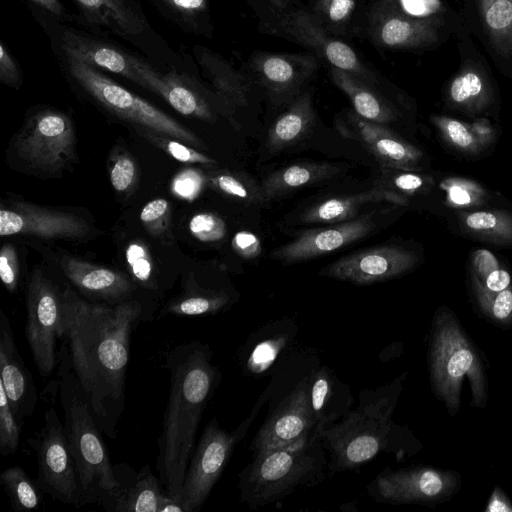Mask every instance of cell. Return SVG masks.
Wrapping results in <instances>:
<instances>
[{
    "label": "cell",
    "mask_w": 512,
    "mask_h": 512,
    "mask_svg": "<svg viewBox=\"0 0 512 512\" xmlns=\"http://www.w3.org/2000/svg\"><path fill=\"white\" fill-rule=\"evenodd\" d=\"M88 222L65 211L45 208L26 202L2 204L0 235L34 236L43 239H81L90 232Z\"/></svg>",
    "instance_id": "obj_15"
},
{
    "label": "cell",
    "mask_w": 512,
    "mask_h": 512,
    "mask_svg": "<svg viewBox=\"0 0 512 512\" xmlns=\"http://www.w3.org/2000/svg\"><path fill=\"white\" fill-rule=\"evenodd\" d=\"M205 75L222 102L230 107H245L251 92V81L236 71L221 56L201 49L197 56Z\"/></svg>",
    "instance_id": "obj_29"
},
{
    "label": "cell",
    "mask_w": 512,
    "mask_h": 512,
    "mask_svg": "<svg viewBox=\"0 0 512 512\" xmlns=\"http://www.w3.org/2000/svg\"><path fill=\"white\" fill-rule=\"evenodd\" d=\"M0 81L13 88H19L22 83L19 65L3 42L0 44Z\"/></svg>",
    "instance_id": "obj_52"
},
{
    "label": "cell",
    "mask_w": 512,
    "mask_h": 512,
    "mask_svg": "<svg viewBox=\"0 0 512 512\" xmlns=\"http://www.w3.org/2000/svg\"><path fill=\"white\" fill-rule=\"evenodd\" d=\"M449 98L459 106L481 107L488 102L489 87L479 71L468 67L452 80L449 87Z\"/></svg>",
    "instance_id": "obj_36"
},
{
    "label": "cell",
    "mask_w": 512,
    "mask_h": 512,
    "mask_svg": "<svg viewBox=\"0 0 512 512\" xmlns=\"http://www.w3.org/2000/svg\"><path fill=\"white\" fill-rule=\"evenodd\" d=\"M448 200L457 206H469L480 199V188L465 180H454L446 183Z\"/></svg>",
    "instance_id": "obj_50"
},
{
    "label": "cell",
    "mask_w": 512,
    "mask_h": 512,
    "mask_svg": "<svg viewBox=\"0 0 512 512\" xmlns=\"http://www.w3.org/2000/svg\"><path fill=\"white\" fill-rule=\"evenodd\" d=\"M191 234L202 242H217L226 235L227 227L222 218L205 212L194 215L189 222Z\"/></svg>",
    "instance_id": "obj_45"
},
{
    "label": "cell",
    "mask_w": 512,
    "mask_h": 512,
    "mask_svg": "<svg viewBox=\"0 0 512 512\" xmlns=\"http://www.w3.org/2000/svg\"><path fill=\"white\" fill-rule=\"evenodd\" d=\"M286 341L287 337L283 333L259 341L249 355L246 362L247 368L255 373H260L269 368L284 349Z\"/></svg>",
    "instance_id": "obj_42"
},
{
    "label": "cell",
    "mask_w": 512,
    "mask_h": 512,
    "mask_svg": "<svg viewBox=\"0 0 512 512\" xmlns=\"http://www.w3.org/2000/svg\"><path fill=\"white\" fill-rule=\"evenodd\" d=\"M135 69L141 80L140 86L160 95L179 113L204 120L212 119L209 104L185 74L174 71L160 73L138 57Z\"/></svg>",
    "instance_id": "obj_22"
},
{
    "label": "cell",
    "mask_w": 512,
    "mask_h": 512,
    "mask_svg": "<svg viewBox=\"0 0 512 512\" xmlns=\"http://www.w3.org/2000/svg\"><path fill=\"white\" fill-rule=\"evenodd\" d=\"M14 151L27 168L56 175L72 164L75 132L71 119L55 109H44L28 118L14 140Z\"/></svg>",
    "instance_id": "obj_10"
},
{
    "label": "cell",
    "mask_w": 512,
    "mask_h": 512,
    "mask_svg": "<svg viewBox=\"0 0 512 512\" xmlns=\"http://www.w3.org/2000/svg\"><path fill=\"white\" fill-rule=\"evenodd\" d=\"M60 267L66 278L91 302L117 305L133 297L135 285L123 273L75 257L63 256Z\"/></svg>",
    "instance_id": "obj_21"
},
{
    "label": "cell",
    "mask_w": 512,
    "mask_h": 512,
    "mask_svg": "<svg viewBox=\"0 0 512 512\" xmlns=\"http://www.w3.org/2000/svg\"><path fill=\"white\" fill-rule=\"evenodd\" d=\"M434 122L448 141L457 148L467 151H473L477 148V138L465 123L447 117H435Z\"/></svg>",
    "instance_id": "obj_46"
},
{
    "label": "cell",
    "mask_w": 512,
    "mask_h": 512,
    "mask_svg": "<svg viewBox=\"0 0 512 512\" xmlns=\"http://www.w3.org/2000/svg\"><path fill=\"white\" fill-rule=\"evenodd\" d=\"M388 201L404 204L406 200L390 189L382 187L349 196L326 199L311 208L302 216L305 223H337L352 219L359 208L370 202Z\"/></svg>",
    "instance_id": "obj_27"
},
{
    "label": "cell",
    "mask_w": 512,
    "mask_h": 512,
    "mask_svg": "<svg viewBox=\"0 0 512 512\" xmlns=\"http://www.w3.org/2000/svg\"><path fill=\"white\" fill-rule=\"evenodd\" d=\"M86 20L119 35L143 32V17L126 0H75Z\"/></svg>",
    "instance_id": "obj_28"
},
{
    "label": "cell",
    "mask_w": 512,
    "mask_h": 512,
    "mask_svg": "<svg viewBox=\"0 0 512 512\" xmlns=\"http://www.w3.org/2000/svg\"><path fill=\"white\" fill-rule=\"evenodd\" d=\"M212 356L209 345L200 340L179 344L166 354L170 389L158 438L156 471L169 495L182 497L202 414L221 380Z\"/></svg>",
    "instance_id": "obj_2"
},
{
    "label": "cell",
    "mask_w": 512,
    "mask_h": 512,
    "mask_svg": "<svg viewBox=\"0 0 512 512\" xmlns=\"http://www.w3.org/2000/svg\"><path fill=\"white\" fill-rule=\"evenodd\" d=\"M58 379L55 382L64 414V429L74 460L79 508L100 505L104 496L117 486L102 431L98 427L81 389L63 342L59 345Z\"/></svg>",
    "instance_id": "obj_3"
},
{
    "label": "cell",
    "mask_w": 512,
    "mask_h": 512,
    "mask_svg": "<svg viewBox=\"0 0 512 512\" xmlns=\"http://www.w3.org/2000/svg\"><path fill=\"white\" fill-rule=\"evenodd\" d=\"M0 484L15 512L33 511L42 503L44 492L36 480L32 479L20 466L4 469L0 474Z\"/></svg>",
    "instance_id": "obj_35"
},
{
    "label": "cell",
    "mask_w": 512,
    "mask_h": 512,
    "mask_svg": "<svg viewBox=\"0 0 512 512\" xmlns=\"http://www.w3.org/2000/svg\"><path fill=\"white\" fill-rule=\"evenodd\" d=\"M330 72L332 81L349 97L358 116L379 124L396 119L394 107L372 90L371 85L336 67H332Z\"/></svg>",
    "instance_id": "obj_30"
},
{
    "label": "cell",
    "mask_w": 512,
    "mask_h": 512,
    "mask_svg": "<svg viewBox=\"0 0 512 512\" xmlns=\"http://www.w3.org/2000/svg\"><path fill=\"white\" fill-rule=\"evenodd\" d=\"M340 172L330 163H299L275 171L262 182L264 200L285 195L292 190L326 180Z\"/></svg>",
    "instance_id": "obj_31"
},
{
    "label": "cell",
    "mask_w": 512,
    "mask_h": 512,
    "mask_svg": "<svg viewBox=\"0 0 512 512\" xmlns=\"http://www.w3.org/2000/svg\"><path fill=\"white\" fill-rule=\"evenodd\" d=\"M477 302L482 312L491 320L500 324L512 322V289L500 292L488 290L475 276L473 278Z\"/></svg>",
    "instance_id": "obj_38"
},
{
    "label": "cell",
    "mask_w": 512,
    "mask_h": 512,
    "mask_svg": "<svg viewBox=\"0 0 512 512\" xmlns=\"http://www.w3.org/2000/svg\"><path fill=\"white\" fill-rule=\"evenodd\" d=\"M373 24V39L386 48H416L432 44L438 39L433 20L427 18L383 12L375 18Z\"/></svg>",
    "instance_id": "obj_26"
},
{
    "label": "cell",
    "mask_w": 512,
    "mask_h": 512,
    "mask_svg": "<svg viewBox=\"0 0 512 512\" xmlns=\"http://www.w3.org/2000/svg\"><path fill=\"white\" fill-rule=\"evenodd\" d=\"M127 1V0H126Z\"/></svg>",
    "instance_id": "obj_61"
},
{
    "label": "cell",
    "mask_w": 512,
    "mask_h": 512,
    "mask_svg": "<svg viewBox=\"0 0 512 512\" xmlns=\"http://www.w3.org/2000/svg\"><path fill=\"white\" fill-rule=\"evenodd\" d=\"M62 290L41 270H35L26 293L25 335L33 361L43 378L59 364L58 342L63 335Z\"/></svg>",
    "instance_id": "obj_9"
},
{
    "label": "cell",
    "mask_w": 512,
    "mask_h": 512,
    "mask_svg": "<svg viewBox=\"0 0 512 512\" xmlns=\"http://www.w3.org/2000/svg\"><path fill=\"white\" fill-rule=\"evenodd\" d=\"M466 229L482 239L512 241V219L502 212L476 211L463 217Z\"/></svg>",
    "instance_id": "obj_37"
},
{
    "label": "cell",
    "mask_w": 512,
    "mask_h": 512,
    "mask_svg": "<svg viewBox=\"0 0 512 512\" xmlns=\"http://www.w3.org/2000/svg\"><path fill=\"white\" fill-rule=\"evenodd\" d=\"M390 182L397 190L413 193L424 186L425 180L417 174L397 173L391 177Z\"/></svg>",
    "instance_id": "obj_56"
},
{
    "label": "cell",
    "mask_w": 512,
    "mask_h": 512,
    "mask_svg": "<svg viewBox=\"0 0 512 512\" xmlns=\"http://www.w3.org/2000/svg\"><path fill=\"white\" fill-rule=\"evenodd\" d=\"M311 94H301L270 128L266 147L278 152L300 140L313 123Z\"/></svg>",
    "instance_id": "obj_32"
},
{
    "label": "cell",
    "mask_w": 512,
    "mask_h": 512,
    "mask_svg": "<svg viewBox=\"0 0 512 512\" xmlns=\"http://www.w3.org/2000/svg\"><path fill=\"white\" fill-rule=\"evenodd\" d=\"M169 202L155 199L147 203L141 211L140 219L153 235H159L168 225Z\"/></svg>",
    "instance_id": "obj_47"
},
{
    "label": "cell",
    "mask_w": 512,
    "mask_h": 512,
    "mask_svg": "<svg viewBox=\"0 0 512 512\" xmlns=\"http://www.w3.org/2000/svg\"><path fill=\"white\" fill-rule=\"evenodd\" d=\"M201 185V176L194 170H186L175 178L173 190L181 197L192 199L199 193Z\"/></svg>",
    "instance_id": "obj_54"
},
{
    "label": "cell",
    "mask_w": 512,
    "mask_h": 512,
    "mask_svg": "<svg viewBox=\"0 0 512 512\" xmlns=\"http://www.w3.org/2000/svg\"><path fill=\"white\" fill-rule=\"evenodd\" d=\"M231 297L222 290L187 287L184 293L169 301L159 312L158 318L175 316L213 315L225 310Z\"/></svg>",
    "instance_id": "obj_33"
},
{
    "label": "cell",
    "mask_w": 512,
    "mask_h": 512,
    "mask_svg": "<svg viewBox=\"0 0 512 512\" xmlns=\"http://www.w3.org/2000/svg\"><path fill=\"white\" fill-rule=\"evenodd\" d=\"M28 444L36 453V482L52 499L79 508L76 468L64 424L52 406L44 411L43 427Z\"/></svg>",
    "instance_id": "obj_11"
},
{
    "label": "cell",
    "mask_w": 512,
    "mask_h": 512,
    "mask_svg": "<svg viewBox=\"0 0 512 512\" xmlns=\"http://www.w3.org/2000/svg\"><path fill=\"white\" fill-rule=\"evenodd\" d=\"M213 184L227 195L242 200H262L261 197L251 194L248 187L238 178L229 174H220L212 179Z\"/></svg>",
    "instance_id": "obj_51"
},
{
    "label": "cell",
    "mask_w": 512,
    "mask_h": 512,
    "mask_svg": "<svg viewBox=\"0 0 512 512\" xmlns=\"http://www.w3.org/2000/svg\"><path fill=\"white\" fill-rule=\"evenodd\" d=\"M404 6L410 14L423 18L441 10L440 0H404Z\"/></svg>",
    "instance_id": "obj_57"
},
{
    "label": "cell",
    "mask_w": 512,
    "mask_h": 512,
    "mask_svg": "<svg viewBox=\"0 0 512 512\" xmlns=\"http://www.w3.org/2000/svg\"><path fill=\"white\" fill-rule=\"evenodd\" d=\"M373 216L369 213L335 226L306 231L292 242L273 250L271 256L291 264L333 252L373 231L376 227Z\"/></svg>",
    "instance_id": "obj_18"
},
{
    "label": "cell",
    "mask_w": 512,
    "mask_h": 512,
    "mask_svg": "<svg viewBox=\"0 0 512 512\" xmlns=\"http://www.w3.org/2000/svg\"><path fill=\"white\" fill-rule=\"evenodd\" d=\"M140 321L137 300L111 306L62 290L61 342L98 427L113 440L125 408L131 335Z\"/></svg>",
    "instance_id": "obj_1"
},
{
    "label": "cell",
    "mask_w": 512,
    "mask_h": 512,
    "mask_svg": "<svg viewBox=\"0 0 512 512\" xmlns=\"http://www.w3.org/2000/svg\"><path fill=\"white\" fill-rule=\"evenodd\" d=\"M0 383L18 420L23 421L34 412L38 400L31 372L17 347L9 318L0 311Z\"/></svg>",
    "instance_id": "obj_20"
},
{
    "label": "cell",
    "mask_w": 512,
    "mask_h": 512,
    "mask_svg": "<svg viewBox=\"0 0 512 512\" xmlns=\"http://www.w3.org/2000/svg\"><path fill=\"white\" fill-rule=\"evenodd\" d=\"M318 67L317 57L310 53L257 52L249 62L253 77L275 99L296 94Z\"/></svg>",
    "instance_id": "obj_17"
},
{
    "label": "cell",
    "mask_w": 512,
    "mask_h": 512,
    "mask_svg": "<svg viewBox=\"0 0 512 512\" xmlns=\"http://www.w3.org/2000/svg\"><path fill=\"white\" fill-rule=\"evenodd\" d=\"M473 268L474 276L483 283L492 271L499 268V265L496 257L490 251L481 249L474 254Z\"/></svg>",
    "instance_id": "obj_55"
},
{
    "label": "cell",
    "mask_w": 512,
    "mask_h": 512,
    "mask_svg": "<svg viewBox=\"0 0 512 512\" xmlns=\"http://www.w3.org/2000/svg\"><path fill=\"white\" fill-rule=\"evenodd\" d=\"M491 42L503 57L512 55V0H479Z\"/></svg>",
    "instance_id": "obj_34"
},
{
    "label": "cell",
    "mask_w": 512,
    "mask_h": 512,
    "mask_svg": "<svg viewBox=\"0 0 512 512\" xmlns=\"http://www.w3.org/2000/svg\"><path fill=\"white\" fill-rule=\"evenodd\" d=\"M146 138L152 140L158 147L168 153L178 161L184 163H199L204 165H213L216 161L197 150L188 147L179 142V140L156 134L149 131H142Z\"/></svg>",
    "instance_id": "obj_43"
},
{
    "label": "cell",
    "mask_w": 512,
    "mask_h": 512,
    "mask_svg": "<svg viewBox=\"0 0 512 512\" xmlns=\"http://www.w3.org/2000/svg\"><path fill=\"white\" fill-rule=\"evenodd\" d=\"M430 381L451 416L460 408L461 387L468 378L472 403L485 408L488 391L479 352L455 315L441 307L435 313L429 342Z\"/></svg>",
    "instance_id": "obj_6"
},
{
    "label": "cell",
    "mask_w": 512,
    "mask_h": 512,
    "mask_svg": "<svg viewBox=\"0 0 512 512\" xmlns=\"http://www.w3.org/2000/svg\"><path fill=\"white\" fill-rule=\"evenodd\" d=\"M36 6L45 10L49 14L63 18L65 16V9L60 0H30Z\"/></svg>",
    "instance_id": "obj_60"
},
{
    "label": "cell",
    "mask_w": 512,
    "mask_h": 512,
    "mask_svg": "<svg viewBox=\"0 0 512 512\" xmlns=\"http://www.w3.org/2000/svg\"><path fill=\"white\" fill-rule=\"evenodd\" d=\"M309 398L313 418L320 432L346 415L354 401L348 384L342 382L326 366L309 374Z\"/></svg>",
    "instance_id": "obj_25"
},
{
    "label": "cell",
    "mask_w": 512,
    "mask_h": 512,
    "mask_svg": "<svg viewBox=\"0 0 512 512\" xmlns=\"http://www.w3.org/2000/svg\"><path fill=\"white\" fill-rule=\"evenodd\" d=\"M349 136L358 140L385 167L400 170L415 169L421 152L382 124L368 121L357 114L349 115Z\"/></svg>",
    "instance_id": "obj_23"
},
{
    "label": "cell",
    "mask_w": 512,
    "mask_h": 512,
    "mask_svg": "<svg viewBox=\"0 0 512 512\" xmlns=\"http://www.w3.org/2000/svg\"><path fill=\"white\" fill-rule=\"evenodd\" d=\"M406 373L373 390L359 393V405L339 422L321 430L328 451V472L355 469L388 450L396 426L392 415L403 389Z\"/></svg>",
    "instance_id": "obj_4"
},
{
    "label": "cell",
    "mask_w": 512,
    "mask_h": 512,
    "mask_svg": "<svg viewBox=\"0 0 512 512\" xmlns=\"http://www.w3.org/2000/svg\"><path fill=\"white\" fill-rule=\"evenodd\" d=\"M356 1L315 0L313 15L328 32L340 30L347 25L352 17L356 9Z\"/></svg>",
    "instance_id": "obj_41"
},
{
    "label": "cell",
    "mask_w": 512,
    "mask_h": 512,
    "mask_svg": "<svg viewBox=\"0 0 512 512\" xmlns=\"http://www.w3.org/2000/svg\"><path fill=\"white\" fill-rule=\"evenodd\" d=\"M320 434L309 398V375L304 377L271 411L249 449L254 453L290 445Z\"/></svg>",
    "instance_id": "obj_13"
},
{
    "label": "cell",
    "mask_w": 512,
    "mask_h": 512,
    "mask_svg": "<svg viewBox=\"0 0 512 512\" xmlns=\"http://www.w3.org/2000/svg\"><path fill=\"white\" fill-rule=\"evenodd\" d=\"M117 486L102 499L108 512H159L166 493L149 464L136 471L126 463L113 464Z\"/></svg>",
    "instance_id": "obj_19"
},
{
    "label": "cell",
    "mask_w": 512,
    "mask_h": 512,
    "mask_svg": "<svg viewBox=\"0 0 512 512\" xmlns=\"http://www.w3.org/2000/svg\"><path fill=\"white\" fill-rule=\"evenodd\" d=\"M511 282L510 274L504 269H496L492 271L482 283L488 290L492 292H500L509 287Z\"/></svg>",
    "instance_id": "obj_59"
},
{
    "label": "cell",
    "mask_w": 512,
    "mask_h": 512,
    "mask_svg": "<svg viewBox=\"0 0 512 512\" xmlns=\"http://www.w3.org/2000/svg\"><path fill=\"white\" fill-rule=\"evenodd\" d=\"M65 63L74 83L107 111L143 131L171 137L197 148L203 146L192 131L98 69L67 55Z\"/></svg>",
    "instance_id": "obj_7"
},
{
    "label": "cell",
    "mask_w": 512,
    "mask_h": 512,
    "mask_svg": "<svg viewBox=\"0 0 512 512\" xmlns=\"http://www.w3.org/2000/svg\"><path fill=\"white\" fill-rule=\"evenodd\" d=\"M234 251L244 259H254L262 252L260 239L251 232H237L232 239Z\"/></svg>",
    "instance_id": "obj_53"
},
{
    "label": "cell",
    "mask_w": 512,
    "mask_h": 512,
    "mask_svg": "<svg viewBox=\"0 0 512 512\" xmlns=\"http://www.w3.org/2000/svg\"><path fill=\"white\" fill-rule=\"evenodd\" d=\"M280 30L290 39L311 48L332 67L351 73L369 85L377 82L375 74L347 44L334 39L317 18L303 8H294L278 19Z\"/></svg>",
    "instance_id": "obj_14"
},
{
    "label": "cell",
    "mask_w": 512,
    "mask_h": 512,
    "mask_svg": "<svg viewBox=\"0 0 512 512\" xmlns=\"http://www.w3.org/2000/svg\"><path fill=\"white\" fill-rule=\"evenodd\" d=\"M0 277L7 291L14 293L18 287L19 264L15 248L6 243L0 252Z\"/></svg>",
    "instance_id": "obj_49"
},
{
    "label": "cell",
    "mask_w": 512,
    "mask_h": 512,
    "mask_svg": "<svg viewBox=\"0 0 512 512\" xmlns=\"http://www.w3.org/2000/svg\"><path fill=\"white\" fill-rule=\"evenodd\" d=\"M461 486L459 473L426 466L385 468L368 485L378 502L388 504H438L448 501Z\"/></svg>",
    "instance_id": "obj_12"
},
{
    "label": "cell",
    "mask_w": 512,
    "mask_h": 512,
    "mask_svg": "<svg viewBox=\"0 0 512 512\" xmlns=\"http://www.w3.org/2000/svg\"><path fill=\"white\" fill-rule=\"evenodd\" d=\"M264 401L262 396L251 414L233 431L223 429L216 417L205 426L183 482L181 494L186 512L201 510L224 472L236 445L245 437Z\"/></svg>",
    "instance_id": "obj_8"
},
{
    "label": "cell",
    "mask_w": 512,
    "mask_h": 512,
    "mask_svg": "<svg viewBox=\"0 0 512 512\" xmlns=\"http://www.w3.org/2000/svg\"><path fill=\"white\" fill-rule=\"evenodd\" d=\"M22 423L15 415L3 385L0 383V454L5 457L16 453Z\"/></svg>",
    "instance_id": "obj_40"
},
{
    "label": "cell",
    "mask_w": 512,
    "mask_h": 512,
    "mask_svg": "<svg viewBox=\"0 0 512 512\" xmlns=\"http://www.w3.org/2000/svg\"><path fill=\"white\" fill-rule=\"evenodd\" d=\"M328 461L320 434L254 453L238 475L240 499L258 508L310 488L324 480Z\"/></svg>",
    "instance_id": "obj_5"
},
{
    "label": "cell",
    "mask_w": 512,
    "mask_h": 512,
    "mask_svg": "<svg viewBox=\"0 0 512 512\" xmlns=\"http://www.w3.org/2000/svg\"><path fill=\"white\" fill-rule=\"evenodd\" d=\"M177 23L191 30H199L207 16V0H154Z\"/></svg>",
    "instance_id": "obj_39"
},
{
    "label": "cell",
    "mask_w": 512,
    "mask_h": 512,
    "mask_svg": "<svg viewBox=\"0 0 512 512\" xmlns=\"http://www.w3.org/2000/svg\"><path fill=\"white\" fill-rule=\"evenodd\" d=\"M485 512H512V502L499 486L494 487Z\"/></svg>",
    "instance_id": "obj_58"
},
{
    "label": "cell",
    "mask_w": 512,
    "mask_h": 512,
    "mask_svg": "<svg viewBox=\"0 0 512 512\" xmlns=\"http://www.w3.org/2000/svg\"><path fill=\"white\" fill-rule=\"evenodd\" d=\"M110 180L118 192L127 191L136 180V166L128 154L119 155L110 169Z\"/></svg>",
    "instance_id": "obj_48"
},
{
    "label": "cell",
    "mask_w": 512,
    "mask_h": 512,
    "mask_svg": "<svg viewBox=\"0 0 512 512\" xmlns=\"http://www.w3.org/2000/svg\"><path fill=\"white\" fill-rule=\"evenodd\" d=\"M418 257L398 246H380L342 257L320 274L357 285L389 280L411 269Z\"/></svg>",
    "instance_id": "obj_16"
},
{
    "label": "cell",
    "mask_w": 512,
    "mask_h": 512,
    "mask_svg": "<svg viewBox=\"0 0 512 512\" xmlns=\"http://www.w3.org/2000/svg\"><path fill=\"white\" fill-rule=\"evenodd\" d=\"M61 48L64 55L71 56L96 69L119 74L138 85L141 84L135 69L136 57L110 44L64 29L61 32Z\"/></svg>",
    "instance_id": "obj_24"
},
{
    "label": "cell",
    "mask_w": 512,
    "mask_h": 512,
    "mask_svg": "<svg viewBox=\"0 0 512 512\" xmlns=\"http://www.w3.org/2000/svg\"><path fill=\"white\" fill-rule=\"evenodd\" d=\"M126 260L135 281L147 289H156L153 280V266L146 248L138 242L131 243L126 249Z\"/></svg>",
    "instance_id": "obj_44"
}]
</instances>
